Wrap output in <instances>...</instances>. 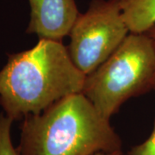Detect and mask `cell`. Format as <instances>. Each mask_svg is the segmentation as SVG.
Instances as JSON below:
<instances>
[{
  "mask_svg": "<svg viewBox=\"0 0 155 155\" xmlns=\"http://www.w3.org/2000/svg\"><path fill=\"white\" fill-rule=\"evenodd\" d=\"M13 122L4 112L0 113V155H19L11 140Z\"/></svg>",
  "mask_w": 155,
  "mask_h": 155,
  "instance_id": "cell-7",
  "label": "cell"
},
{
  "mask_svg": "<svg viewBox=\"0 0 155 155\" xmlns=\"http://www.w3.org/2000/svg\"><path fill=\"white\" fill-rule=\"evenodd\" d=\"M154 77L153 39L146 33H131L102 65L86 75L82 93L110 120L127 100L153 90Z\"/></svg>",
  "mask_w": 155,
  "mask_h": 155,
  "instance_id": "cell-3",
  "label": "cell"
},
{
  "mask_svg": "<svg viewBox=\"0 0 155 155\" xmlns=\"http://www.w3.org/2000/svg\"><path fill=\"white\" fill-rule=\"evenodd\" d=\"M85 78L62 41L39 39L32 48L8 54L0 70V106L13 121L22 120L81 93Z\"/></svg>",
  "mask_w": 155,
  "mask_h": 155,
  "instance_id": "cell-1",
  "label": "cell"
},
{
  "mask_svg": "<svg viewBox=\"0 0 155 155\" xmlns=\"http://www.w3.org/2000/svg\"><path fill=\"white\" fill-rule=\"evenodd\" d=\"M30 19L26 32L39 39L62 41L80 15L75 0H28Z\"/></svg>",
  "mask_w": 155,
  "mask_h": 155,
  "instance_id": "cell-5",
  "label": "cell"
},
{
  "mask_svg": "<svg viewBox=\"0 0 155 155\" xmlns=\"http://www.w3.org/2000/svg\"><path fill=\"white\" fill-rule=\"evenodd\" d=\"M146 34H147L150 37L153 39V43H154V46H155V25L153 27V28H150L149 30H148V31H147ZM153 90H155V77H154V79H153Z\"/></svg>",
  "mask_w": 155,
  "mask_h": 155,
  "instance_id": "cell-9",
  "label": "cell"
},
{
  "mask_svg": "<svg viewBox=\"0 0 155 155\" xmlns=\"http://www.w3.org/2000/svg\"><path fill=\"white\" fill-rule=\"evenodd\" d=\"M95 155H123L122 151H116L113 153H99Z\"/></svg>",
  "mask_w": 155,
  "mask_h": 155,
  "instance_id": "cell-10",
  "label": "cell"
},
{
  "mask_svg": "<svg viewBox=\"0 0 155 155\" xmlns=\"http://www.w3.org/2000/svg\"><path fill=\"white\" fill-rule=\"evenodd\" d=\"M19 155H95L122 151L110 120L81 92L69 95L22 119Z\"/></svg>",
  "mask_w": 155,
  "mask_h": 155,
  "instance_id": "cell-2",
  "label": "cell"
},
{
  "mask_svg": "<svg viewBox=\"0 0 155 155\" xmlns=\"http://www.w3.org/2000/svg\"><path fill=\"white\" fill-rule=\"evenodd\" d=\"M129 32L147 33L155 25V0H119Z\"/></svg>",
  "mask_w": 155,
  "mask_h": 155,
  "instance_id": "cell-6",
  "label": "cell"
},
{
  "mask_svg": "<svg viewBox=\"0 0 155 155\" xmlns=\"http://www.w3.org/2000/svg\"><path fill=\"white\" fill-rule=\"evenodd\" d=\"M128 32L119 0H92L69 33L70 58L79 71L88 75L118 48Z\"/></svg>",
  "mask_w": 155,
  "mask_h": 155,
  "instance_id": "cell-4",
  "label": "cell"
},
{
  "mask_svg": "<svg viewBox=\"0 0 155 155\" xmlns=\"http://www.w3.org/2000/svg\"><path fill=\"white\" fill-rule=\"evenodd\" d=\"M127 155H155V120L149 136L143 142L131 147Z\"/></svg>",
  "mask_w": 155,
  "mask_h": 155,
  "instance_id": "cell-8",
  "label": "cell"
}]
</instances>
